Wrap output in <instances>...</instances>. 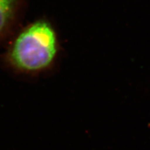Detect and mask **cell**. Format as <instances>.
Masks as SVG:
<instances>
[{"instance_id": "6da1fadb", "label": "cell", "mask_w": 150, "mask_h": 150, "mask_svg": "<svg viewBox=\"0 0 150 150\" xmlns=\"http://www.w3.org/2000/svg\"><path fill=\"white\" fill-rule=\"evenodd\" d=\"M61 50L53 23L40 18L17 30L0 59L3 66L13 74L34 77L54 68Z\"/></svg>"}, {"instance_id": "7a4b0ae2", "label": "cell", "mask_w": 150, "mask_h": 150, "mask_svg": "<svg viewBox=\"0 0 150 150\" xmlns=\"http://www.w3.org/2000/svg\"><path fill=\"white\" fill-rule=\"evenodd\" d=\"M27 6V0H0V45L16 32Z\"/></svg>"}]
</instances>
